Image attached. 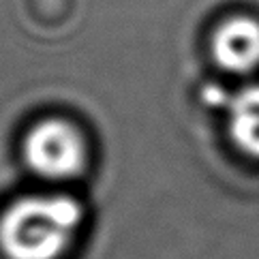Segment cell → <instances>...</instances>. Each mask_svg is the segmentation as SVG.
Segmentation results:
<instances>
[{"instance_id": "6da1fadb", "label": "cell", "mask_w": 259, "mask_h": 259, "mask_svg": "<svg viewBox=\"0 0 259 259\" xmlns=\"http://www.w3.org/2000/svg\"><path fill=\"white\" fill-rule=\"evenodd\" d=\"M81 203L64 193L13 201L0 214V251L7 259H60L81 229Z\"/></svg>"}, {"instance_id": "3957f363", "label": "cell", "mask_w": 259, "mask_h": 259, "mask_svg": "<svg viewBox=\"0 0 259 259\" xmlns=\"http://www.w3.org/2000/svg\"><path fill=\"white\" fill-rule=\"evenodd\" d=\"M210 56L229 75H253L259 71V17L234 13L221 20L210 34Z\"/></svg>"}, {"instance_id": "277c9868", "label": "cell", "mask_w": 259, "mask_h": 259, "mask_svg": "<svg viewBox=\"0 0 259 259\" xmlns=\"http://www.w3.org/2000/svg\"><path fill=\"white\" fill-rule=\"evenodd\" d=\"M223 107L234 146L244 156L259 161V81L244 84L227 95Z\"/></svg>"}, {"instance_id": "7a4b0ae2", "label": "cell", "mask_w": 259, "mask_h": 259, "mask_svg": "<svg viewBox=\"0 0 259 259\" xmlns=\"http://www.w3.org/2000/svg\"><path fill=\"white\" fill-rule=\"evenodd\" d=\"M26 165L52 182L73 180L84 174L88 144L77 124L64 118H45L30 126L22 144Z\"/></svg>"}]
</instances>
